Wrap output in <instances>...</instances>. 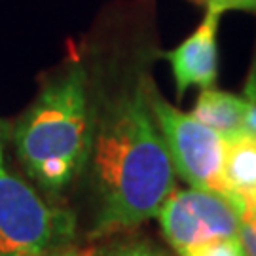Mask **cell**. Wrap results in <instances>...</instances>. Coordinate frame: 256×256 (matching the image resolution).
Segmentation results:
<instances>
[{
  "mask_svg": "<svg viewBox=\"0 0 256 256\" xmlns=\"http://www.w3.org/2000/svg\"><path fill=\"white\" fill-rule=\"evenodd\" d=\"M88 165L97 200L92 236L137 228L158 216L174 190V165L144 86L116 97L95 120Z\"/></svg>",
  "mask_w": 256,
  "mask_h": 256,
  "instance_id": "1",
  "label": "cell"
},
{
  "mask_svg": "<svg viewBox=\"0 0 256 256\" xmlns=\"http://www.w3.org/2000/svg\"><path fill=\"white\" fill-rule=\"evenodd\" d=\"M95 133L88 74L72 66L48 84L14 131L28 176L50 198H59L88 165Z\"/></svg>",
  "mask_w": 256,
  "mask_h": 256,
  "instance_id": "2",
  "label": "cell"
},
{
  "mask_svg": "<svg viewBox=\"0 0 256 256\" xmlns=\"http://www.w3.org/2000/svg\"><path fill=\"white\" fill-rule=\"evenodd\" d=\"M144 90L150 112L156 126L162 129L174 171H178L194 188L226 198L239 212L241 198L230 188L224 176L226 138L192 114H184L171 106L152 86Z\"/></svg>",
  "mask_w": 256,
  "mask_h": 256,
  "instance_id": "3",
  "label": "cell"
},
{
  "mask_svg": "<svg viewBox=\"0 0 256 256\" xmlns=\"http://www.w3.org/2000/svg\"><path fill=\"white\" fill-rule=\"evenodd\" d=\"M72 236V214L50 207L27 182L6 169L0 133V252L40 256L48 248L68 243Z\"/></svg>",
  "mask_w": 256,
  "mask_h": 256,
  "instance_id": "4",
  "label": "cell"
},
{
  "mask_svg": "<svg viewBox=\"0 0 256 256\" xmlns=\"http://www.w3.org/2000/svg\"><path fill=\"white\" fill-rule=\"evenodd\" d=\"M165 239L182 256L207 241L239 236L236 207L218 194L190 188L173 190L158 212Z\"/></svg>",
  "mask_w": 256,
  "mask_h": 256,
  "instance_id": "5",
  "label": "cell"
},
{
  "mask_svg": "<svg viewBox=\"0 0 256 256\" xmlns=\"http://www.w3.org/2000/svg\"><path fill=\"white\" fill-rule=\"evenodd\" d=\"M220 12L207 10L202 25L194 30L180 46L171 52H164V57L173 68L176 93L182 97L192 86L202 90L210 88L218 72V50H216V30L220 23Z\"/></svg>",
  "mask_w": 256,
  "mask_h": 256,
  "instance_id": "6",
  "label": "cell"
},
{
  "mask_svg": "<svg viewBox=\"0 0 256 256\" xmlns=\"http://www.w3.org/2000/svg\"><path fill=\"white\" fill-rule=\"evenodd\" d=\"M245 97L205 88L196 101L192 116L228 138L245 131Z\"/></svg>",
  "mask_w": 256,
  "mask_h": 256,
  "instance_id": "7",
  "label": "cell"
},
{
  "mask_svg": "<svg viewBox=\"0 0 256 256\" xmlns=\"http://www.w3.org/2000/svg\"><path fill=\"white\" fill-rule=\"evenodd\" d=\"M224 176L236 194L256 188V137L241 131L226 138Z\"/></svg>",
  "mask_w": 256,
  "mask_h": 256,
  "instance_id": "8",
  "label": "cell"
},
{
  "mask_svg": "<svg viewBox=\"0 0 256 256\" xmlns=\"http://www.w3.org/2000/svg\"><path fill=\"white\" fill-rule=\"evenodd\" d=\"M182 256H248L239 236L236 238H220L207 241L200 247L190 248Z\"/></svg>",
  "mask_w": 256,
  "mask_h": 256,
  "instance_id": "9",
  "label": "cell"
},
{
  "mask_svg": "<svg viewBox=\"0 0 256 256\" xmlns=\"http://www.w3.org/2000/svg\"><path fill=\"white\" fill-rule=\"evenodd\" d=\"M95 256H167L160 248H156L152 243L146 241H133V243H124L116 245L106 250H97Z\"/></svg>",
  "mask_w": 256,
  "mask_h": 256,
  "instance_id": "10",
  "label": "cell"
},
{
  "mask_svg": "<svg viewBox=\"0 0 256 256\" xmlns=\"http://www.w3.org/2000/svg\"><path fill=\"white\" fill-rule=\"evenodd\" d=\"M245 101H247V112H245V131L256 137V68L248 76L245 86Z\"/></svg>",
  "mask_w": 256,
  "mask_h": 256,
  "instance_id": "11",
  "label": "cell"
},
{
  "mask_svg": "<svg viewBox=\"0 0 256 256\" xmlns=\"http://www.w3.org/2000/svg\"><path fill=\"white\" fill-rule=\"evenodd\" d=\"M239 198H241L239 218H241V222H245L250 228L256 230V188L239 194Z\"/></svg>",
  "mask_w": 256,
  "mask_h": 256,
  "instance_id": "12",
  "label": "cell"
},
{
  "mask_svg": "<svg viewBox=\"0 0 256 256\" xmlns=\"http://www.w3.org/2000/svg\"><path fill=\"white\" fill-rule=\"evenodd\" d=\"M207 4V10H216L220 14L228 10H252L256 12L254 0H203Z\"/></svg>",
  "mask_w": 256,
  "mask_h": 256,
  "instance_id": "13",
  "label": "cell"
},
{
  "mask_svg": "<svg viewBox=\"0 0 256 256\" xmlns=\"http://www.w3.org/2000/svg\"><path fill=\"white\" fill-rule=\"evenodd\" d=\"M95 252H97V248L74 247V245L63 243V245L48 248L46 252H42L40 256H95Z\"/></svg>",
  "mask_w": 256,
  "mask_h": 256,
  "instance_id": "14",
  "label": "cell"
},
{
  "mask_svg": "<svg viewBox=\"0 0 256 256\" xmlns=\"http://www.w3.org/2000/svg\"><path fill=\"white\" fill-rule=\"evenodd\" d=\"M239 239H241L243 247L247 250V254L256 256V230L250 228L245 222H241V226H239Z\"/></svg>",
  "mask_w": 256,
  "mask_h": 256,
  "instance_id": "15",
  "label": "cell"
},
{
  "mask_svg": "<svg viewBox=\"0 0 256 256\" xmlns=\"http://www.w3.org/2000/svg\"><path fill=\"white\" fill-rule=\"evenodd\" d=\"M0 256H4V254H2V252H0Z\"/></svg>",
  "mask_w": 256,
  "mask_h": 256,
  "instance_id": "16",
  "label": "cell"
},
{
  "mask_svg": "<svg viewBox=\"0 0 256 256\" xmlns=\"http://www.w3.org/2000/svg\"><path fill=\"white\" fill-rule=\"evenodd\" d=\"M254 6H256V0H254Z\"/></svg>",
  "mask_w": 256,
  "mask_h": 256,
  "instance_id": "17",
  "label": "cell"
}]
</instances>
